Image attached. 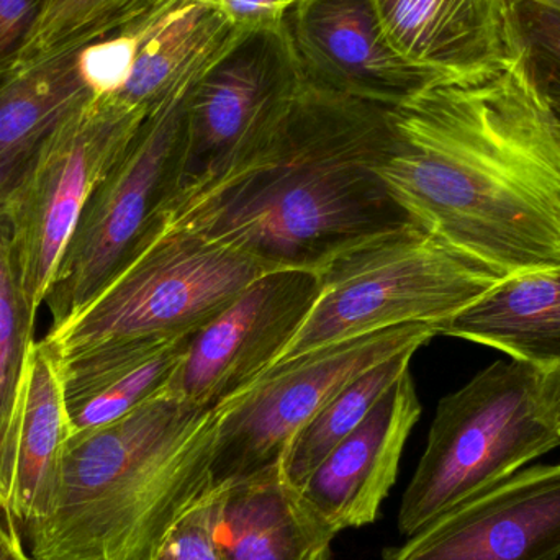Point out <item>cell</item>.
<instances>
[{
	"mask_svg": "<svg viewBox=\"0 0 560 560\" xmlns=\"http://www.w3.org/2000/svg\"><path fill=\"white\" fill-rule=\"evenodd\" d=\"M35 22L12 71L72 55L147 15L163 0H36Z\"/></svg>",
	"mask_w": 560,
	"mask_h": 560,
	"instance_id": "cell-21",
	"label": "cell"
},
{
	"mask_svg": "<svg viewBox=\"0 0 560 560\" xmlns=\"http://www.w3.org/2000/svg\"><path fill=\"white\" fill-rule=\"evenodd\" d=\"M394 143L390 108L306 81L248 150L174 190L154 225L271 268L318 272L342 249L410 222L377 173Z\"/></svg>",
	"mask_w": 560,
	"mask_h": 560,
	"instance_id": "cell-2",
	"label": "cell"
},
{
	"mask_svg": "<svg viewBox=\"0 0 560 560\" xmlns=\"http://www.w3.org/2000/svg\"><path fill=\"white\" fill-rule=\"evenodd\" d=\"M559 559L560 464L522 469L384 551V560Z\"/></svg>",
	"mask_w": 560,
	"mask_h": 560,
	"instance_id": "cell-13",
	"label": "cell"
},
{
	"mask_svg": "<svg viewBox=\"0 0 560 560\" xmlns=\"http://www.w3.org/2000/svg\"><path fill=\"white\" fill-rule=\"evenodd\" d=\"M217 538L229 560H329L338 529L283 466L220 487Z\"/></svg>",
	"mask_w": 560,
	"mask_h": 560,
	"instance_id": "cell-17",
	"label": "cell"
},
{
	"mask_svg": "<svg viewBox=\"0 0 560 560\" xmlns=\"http://www.w3.org/2000/svg\"><path fill=\"white\" fill-rule=\"evenodd\" d=\"M318 276L312 312L271 369L382 329H438L505 279L413 222L342 249Z\"/></svg>",
	"mask_w": 560,
	"mask_h": 560,
	"instance_id": "cell-4",
	"label": "cell"
},
{
	"mask_svg": "<svg viewBox=\"0 0 560 560\" xmlns=\"http://www.w3.org/2000/svg\"><path fill=\"white\" fill-rule=\"evenodd\" d=\"M552 107L556 108V112H558L559 118H560V104H552Z\"/></svg>",
	"mask_w": 560,
	"mask_h": 560,
	"instance_id": "cell-32",
	"label": "cell"
},
{
	"mask_svg": "<svg viewBox=\"0 0 560 560\" xmlns=\"http://www.w3.org/2000/svg\"><path fill=\"white\" fill-rule=\"evenodd\" d=\"M285 28L306 81L345 97L395 108L451 79L395 49L374 0H296Z\"/></svg>",
	"mask_w": 560,
	"mask_h": 560,
	"instance_id": "cell-12",
	"label": "cell"
},
{
	"mask_svg": "<svg viewBox=\"0 0 560 560\" xmlns=\"http://www.w3.org/2000/svg\"><path fill=\"white\" fill-rule=\"evenodd\" d=\"M0 560H33L26 552L19 526L0 509Z\"/></svg>",
	"mask_w": 560,
	"mask_h": 560,
	"instance_id": "cell-30",
	"label": "cell"
},
{
	"mask_svg": "<svg viewBox=\"0 0 560 560\" xmlns=\"http://www.w3.org/2000/svg\"><path fill=\"white\" fill-rule=\"evenodd\" d=\"M2 215H3V212H2V210H0V217H2Z\"/></svg>",
	"mask_w": 560,
	"mask_h": 560,
	"instance_id": "cell-33",
	"label": "cell"
},
{
	"mask_svg": "<svg viewBox=\"0 0 560 560\" xmlns=\"http://www.w3.org/2000/svg\"><path fill=\"white\" fill-rule=\"evenodd\" d=\"M220 502L219 489L207 493L177 520L151 560H229L217 538Z\"/></svg>",
	"mask_w": 560,
	"mask_h": 560,
	"instance_id": "cell-25",
	"label": "cell"
},
{
	"mask_svg": "<svg viewBox=\"0 0 560 560\" xmlns=\"http://www.w3.org/2000/svg\"><path fill=\"white\" fill-rule=\"evenodd\" d=\"M217 410L173 385L66 441L38 518L23 528L33 560H151L177 520L212 492Z\"/></svg>",
	"mask_w": 560,
	"mask_h": 560,
	"instance_id": "cell-3",
	"label": "cell"
},
{
	"mask_svg": "<svg viewBox=\"0 0 560 560\" xmlns=\"http://www.w3.org/2000/svg\"><path fill=\"white\" fill-rule=\"evenodd\" d=\"M541 2L551 3V5L558 7V9H560V0H541Z\"/></svg>",
	"mask_w": 560,
	"mask_h": 560,
	"instance_id": "cell-31",
	"label": "cell"
},
{
	"mask_svg": "<svg viewBox=\"0 0 560 560\" xmlns=\"http://www.w3.org/2000/svg\"><path fill=\"white\" fill-rule=\"evenodd\" d=\"M392 45L447 78L476 74L522 55L509 0H374Z\"/></svg>",
	"mask_w": 560,
	"mask_h": 560,
	"instance_id": "cell-15",
	"label": "cell"
},
{
	"mask_svg": "<svg viewBox=\"0 0 560 560\" xmlns=\"http://www.w3.org/2000/svg\"><path fill=\"white\" fill-rule=\"evenodd\" d=\"M272 269L199 233L154 225L97 295L42 341L62 354L107 339L187 338Z\"/></svg>",
	"mask_w": 560,
	"mask_h": 560,
	"instance_id": "cell-6",
	"label": "cell"
},
{
	"mask_svg": "<svg viewBox=\"0 0 560 560\" xmlns=\"http://www.w3.org/2000/svg\"><path fill=\"white\" fill-rule=\"evenodd\" d=\"M36 9V0H0V79L12 71L35 22Z\"/></svg>",
	"mask_w": 560,
	"mask_h": 560,
	"instance_id": "cell-27",
	"label": "cell"
},
{
	"mask_svg": "<svg viewBox=\"0 0 560 560\" xmlns=\"http://www.w3.org/2000/svg\"><path fill=\"white\" fill-rule=\"evenodd\" d=\"M513 32L533 81L560 104V9L541 0H509Z\"/></svg>",
	"mask_w": 560,
	"mask_h": 560,
	"instance_id": "cell-24",
	"label": "cell"
},
{
	"mask_svg": "<svg viewBox=\"0 0 560 560\" xmlns=\"http://www.w3.org/2000/svg\"><path fill=\"white\" fill-rule=\"evenodd\" d=\"M213 10L240 33L278 28L296 0H187Z\"/></svg>",
	"mask_w": 560,
	"mask_h": 560,
	"instance_id": "cell-26",
	"label": "cell"
},
{
	"mask_svg": "<svg viewBox=\"0 0 560 560\" xmlns=\"http://www.w3.org/2000/svg\"><path fill=\"white\" fill-rule=\"evenodd\" d=\"M539 381L526 362L497 361L440 401L398 510L404 538L560 446L559 428L539 405Z\"/></svg>",
	"mask_w": 560,
	"mask_h": 560,
	"instance_id": "cell-5",
	"label": "cell"
},
{
	"mask_svg": "<svg viewBox=\"0 0 560 560\" xmlns=\"http://www.w3.org/2000/svg\"><path fill=\"white\" fill-rule=\"evenodd\" d=\"M526 362L539 372L560 364V266L500 280L472 305L438 326Z\"/></svg>",
	"mask_w": 560,
	"mask_h": 560,
	"instance_id": "cell-18",
	"label": "cell"
},
{
	"mask_svg": "<svg viewBox=\"0 0 560 560\" xmlns=\"http://www.w3.org/2000/svg\"><path fill=\"white\" fill-rule=\"evenodd\" d=\"M69 436L58 358L39 339L30 351L16 404L15 479L9 516L19 528L42 515Z\"/></svg>",
	"mask_w": 560,
	"mask_h": 560,
	"instance_id": "cell-19",
	"label": "cell"
},
{
	"mask_svg": "<svg viewBox=\"0 0 560 560\" xmlns=\"http://www.w3.org/2000/svg\"><path fill=\"white\" fill-rule=\"evenodd\" d=\"M420 417V398L408 371L303 483V495L339 533L375 523Z\"/></svg>",
	"mask_w": 560,
	"mask_h": 560,
	"instance_id": "cell-14",
	"label": "cell"
},
{
	"mask_svg": "<svg viewBox=\"0 0 560 560\" xmlns=\"http://www.w3.org/2000/svg\"><path fill=\"white\" fill-rule=\"evenodd\" d=\"M560 431V430H559Z\"/></svg>",
	"mask_w": 560,
	"mask_h": 560,
	"instance_id": "cell-34",
	"label": "cell"
},
{
	"mask_svg": "<svg viewBox=\"0 0 560 560\" xmlns=\"http://www.w3.org/2000/svg\"><path fill=\"white\" fill-rule=\"evenodd\" d=\"M417 352L408 349L355 377L296 434L283 457V472L293 486L302 489L313 470L359 427L378 398L410 371Z\"/></svg>",
	"mask_w": 560,
	"mask_h": 560,
	"instance_id": "cell-22",
	"label": "cell"
},
{
	"mask_svg": "<svg viewBox=\"0 0 560 560\" xmlns=\"http://www.w3.org/2000/svg\"><path fill=\"white\" fill-rule=\"evenodd\" d=\"M190 339H107L52 351L71 436L112 423L170 388Z\"/></svg>",
	"mask_w": 560,
	"mask_h": 560,
	"instance_id": "cell-16",
	"label": "cell"
},
{
	"mask_svg": "<svg viewBox=\"0 0 560 560\" xmlns=\"http://www.w3.org/2000/svg\"><path fill=\"white\" fill-rule=\"evenodd\" d=\"M144 118L117 98L91 95L46 138L7 196L10 248L35 322L88 200Z\"/></svg>",
	"mask_w": 560,
	"mask_h": 560,
	"instance_id": "cell-7",
	"label": "cell"
},
{
	"mask_svg": "<svg viewBox=\"0 0 560 560\" xmlns=\"http://www.w3.org/2000/svg\"><path fill=\"white\" fill-rule=\"evenodd\" d=\"M194 84L147 115L125 153L92 192L46 295L51 316L48 331L65 325L97 295L140 246L179 186L186 105Z\"/></svg>",
	"mask_w": 560,
	"mask_h": 560,
	"instance_id": "cell-8",
	"label": "cell"
},
{
	"mask_svg": "<svg viewBox=\"0 0 560 560\" xmlns=\"http://www.w3.org/2000/svg\"><path fill=\"white\" fill-rule=\"evenodd\" d=\"M438 336L433 325H405L300 355L262 374L220 405L212 460L213 489L283 466L296 434L346 385Z\"/></svg>",
	"mask_w": 560,
	"mask_h": 560,
	"instance_id": "cell-9",
	"label": "cell"
},
{
	"mask_svg": "<svg viewBox=\"0 0 560 560\" xmlns=\"http://www.w3.org/2000/svg\"><path fill=\"white\" fill-rule=\"evenodd\" d=\"M390 118L377 173L410 222L503 278L560 266V118L523 55Z\"/></svg>",
	"mask_w": 560,
	"mask_h": 560,
	"instance_id": "cell-1",
	"label": "cell"
},
{
	"mask_svg": "<svg viewBox=\"0 0 560 560\" xmlns=\"http://www.w3.org/2000/svg\"><path fill=\"white\" fill-rule=\"evenodd\" d=\"M89 97L75 52L0 79V210L46 138Z\"/></svg>",
	"mask_w": 560,
	"mask_h": 560,
	"instance_id": "cell-20",
	"label": "cell"
},
{
	"mask_svg": "<svg viewBox=\"0 0 560 560\" xmlns=\"http://www.w3.org/2000/svg\"><path fill=\"white\" fill-rule=\"evenodd\" d=\"M13 479H15V450L0 427V509L7 516L10 512V500H12Z\"/></svg>",
	"mask_w": 560,
	"mask_h": 560,
	"instance_id": "cell-28",
	"label": "cell"
},
{
	"mask_svg": "<svg viewBox=\"0 0 560 560\" xmlns=\"http://www.w3.org/2000/svg\"><path fill=\"white\" fill-rule=\"evenodd\" d=\"M36 322L20 289L5 215L0 217V427L15 450L16 404Z\"/></svg>",
	"mask_w": 560,
	"mask_h": 560,
	"instance_id": "cell-23",
	"label": "cell"
},
{
	"mask_svg": "<svg viewBox=\"0 0 560 560\" xmlns=\"http://www.w3.org/2000/svg\"><path fill=\"white\" fill-rule=\"evenodd\" d=\"M305 82L285 23L236 36L190 89L177 189L248 150L278 124Z\"/></svg>",
	"mask_w": 560,
	"mask_h": 560,
	"instance_id": "cell-10",
	"label": "cell"
},
{
	"mask_svg": "<svg viewBox=\"0 0 560 560\" xmlns=\"http://www.w3.org/2000/svg\"><path fill=\"white\" fill-rule=\"evenodd\" d=\"M539 405L546 417L560 430V364L551 371L541 372Z\"/></svg>",
	"mask_w": 560,
	"mask_h": 560,
	"instance_id": "cell-29",
	"label": "cell"
},
{
	"mask_svg": "<svg viewBox=\"0 0 560 560\" xmlns=\"http://www.w3.org/2000/svg\"><path fill=\"white\" fill-rule=\"evenodd\" d=\"M318 295L319 276L312 269L266 272L192 336L174 390L215 410L275 365Z\"/></svg>",
	"mask_w": 560,
	"mask_h": 560,
	"instance_id": "cell-11",
	"label": "cell"
}]
</instances>
